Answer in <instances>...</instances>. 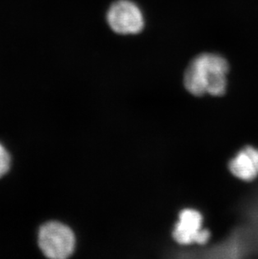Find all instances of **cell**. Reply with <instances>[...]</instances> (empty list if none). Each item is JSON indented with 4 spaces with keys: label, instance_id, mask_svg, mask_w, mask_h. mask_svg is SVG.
Segmentation results:
<instances>
[{
    "label": "cell",
    "instance_id": "obj_2",
    "mask_svg": "<svg viewBox=\"0 0 258 259\" xmlns=\"http://www.w3.org/2000/svg\"><path fill=\"white\" fill-rule=\"evenodd\" d=\"M38 242L45 256L52 259H65L73 253L76 237L67 226L51 222L39 229Z\"/></svg>",
    "mask_w": 258,
    "mask_h": 259
},
{
    "label": "cell",
    "instance_id": "obj_3",
    "mask_svg": "<svg viewBox=\"0 0 258 259\" xmlns=\"http://www.w3.org/2000/svg\"><path fill=\"white\" fill-rule=\"evenodd\" d=\"M107 24L120 34H135L144 29V19L139 6L129 0L113 3L107 13Z\"/></svg>",
    "mask_w": 258,
    "mask_h": 259
},
{
    "label": "cell",
    "instance_id": "obj_6",
    "mask_svg": "<svg viewBox=\"0 0 258 259\" xmlns=\"http://www.w3.org/2000/svg\"><path fill=\"white\" fill-rule=\"evenodd\" d=\"M10 168V156L7 150L0 144V178L9 171Z\"/></svg>",
    "mask_w": 258,
    "mask_h": 259
},
{
    "label": "cell",
    "instance_id": "obj_4",
    "mask_svg": "<svg viewBox=\"0 0 258 259\" xmlns=\"http://www.w3.org/2000/svg\"><path fill=\"white\" fill-rule=\"evenodd\" d=\"M202 217L197 210H183L180 215V222L174 230L173 236L180 244L187 245L197 242L204 244L209 240L208 230H201Z\"/></svg>",
    "mask_w": 258,
    "mask_h": 259
},
{
    "label": "cell",
    "instance_id": "obj_5",
    "mask_svg": "<svg viewBox=\"0 0 258 259\" xmlns=\"http://www.w3.org/2000/svg\"><path fill=\"white\" fill-rule=\"evenodd\" d=\"M229 167L237 178L245 181H253L258 176V149L246 147L232 159Z\"/></svg>",
    "mask_w": 258,
    "mask_h": 259
},
{
    "label": "cell",
    "instance_id": "obj_1",
    "mask_svg": "<svg viewBox=\"0 0 258 259\" xmlns=\"http://www.w3.org/2000/svg\"><path fill=\"white\" fill-rule=\"evenodd\" d=\"M229 63L224 57L213 53H203L195 57L186 69L184 82L193 95L209 93L222 96L227 90V74Z\"/></svg>",
    "mask_w": 258,
    "mask_h": 259
}]
</instances>
